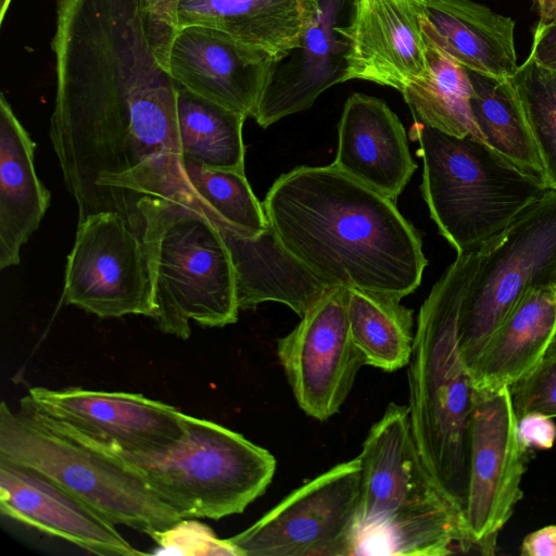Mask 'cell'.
<instances>
[{
  "instance_id": "6da1fadb",
  "label": "cell",
  "mask_w": 556,
  "mask_h": 556,
  "mask_svg": "<svg viewBox=\"0 0 556 556\" xmlns=\"http://www.w3.org/2000/svg\"><path fill=\"white\" fill-rule=\"evenodd\" d=\"M282 245L327 287L397 300L420 285L428 261L395 201L328 166L280 175L262 203Z\"/></svg>"
},
{
  "instance_id": "7a4b0ae2",
  "label": "cell",
  "mask_w": 556,
  "mask_h": 556,
  "mask_svg": "<svg viewBox=\"0 0 556 556\" xmlns=\"http://www.w3.org/2000/svg\"><path fill=\"white\" fill-rule=\"evenodd\" d=\"M477 250L457 254L417 317L408 363V414L421 460L441 494L463 516L467 501L476 383L458 342L463 302Z\"/></svg>"
},
{
  "instance_id": "3957f363",
  "label": "cell",
  "mask_w": 556,
  "mask_h": 556,
  "mask_svg": "<svg viewBox=\"0 0 556 556\" xmlns=\"http://www.w3.org/2000/svg\"><path fill=\"white\" fill-rule=\"evenodd\" d=\"M362 494L355 555L444 556L467 552L463 516L418 453L408 407L390 403L358 455Z\"/></svg>"
},
{
  "instance_id": "277c9868",
  "label": "cell",
  "mask_w": 556,
  "mask_h": 556,
  "mask_svg": "<svg viewBox=\"0 0 556 556\" xmlns=\"http://www.w3.org/2000/svg\"><path fill=\"white\" fill-rule=\"evenodd\" d=\"M36 418L126 468L181 518L241 514L266 491L276 471V459L266 448L222 425L189 415L184 438L152 453L118 450Z\"/></svg>"
},
{
  "instance_id": "5b68a950",
  "label": "cell",
  "mask_w": 556,
  "mask_h": 556,
  "mask_svg": "<svg viewBox=\"0 0 556 556\" xmlns=\"http://www.w3.org/2000/svg\"><path fill=\"white\" fill-rule=\"evenodd\" d=\"M137 208L134 228L150 261L159 329L188 339L190 320L205 327L236 323L235 269L217 226L185 202L144 198Z\"/></svg>"
},
{
  "instance_id": "8992f818",
  "label": "cell",
  "mask_w": 556,
  "mask_h": 556,
  "mask_svg": "<svg viewBox=\"0 0 556 556\" xmlns=\"http://www.w3.org/2000/svg\"><path fill=\"white\" fill-rule=\"evenodd\" d=\"M408 137L422 159V197L439 232L457 254L478 250L547 186L488 144L415 121Z\"/></svg>"
},
{
  "instance_id": "52a82bcc",
  "label": "cell",
  "mask_w": 556,
  "mask_h": 556,
  "mask_svg": "<svg viewBox=\"0 0 556 556\" xmlns=\"http://www.w3.org/2000/svg\"><path fill=\"white\" fill-rule=\"evenodd\" d=\"M0 459L30 469L114 525L153 536L182 519L134 473L48 427L26 409L0 406Z\"/></svg>"
},
{
  "instance_id": "ba28073f",
  "label": "cell",
  "mask_w": 556,
  "mask_h": 556,
  "mask_svg": "<svg viewBox=\"0 0 556 556\" xmlns=\"http://www.w3.org/2000/svg\"><path fill=\"white\" fill-rule=\"evenodd\" d=\"M551 283H556V189L548 188L477 250L458 325L470 371L525 293Z\"/></svg>"
},
{
  "instance_id": "9c48e42d",
  "label": "cell",
  "mask_w": 556,
  "mask_h": 556,
  "mask_svg": "<svg viewBox=\"0 0 556 556\" xmlns=\"http://www.w3.org/2000/svg\"><path fill=\"white\" fill-rule=\"evenodd\" d=\"M361 494L357 456L295 489L251 527L226 541L235 556L355 555Z\"/></svg>"
},
{
  "instance_id": "30bf717a",
  "label": "cell",
  "mask_w": 556,
  "mask_h": 556,
  "mask_svg": "<svg viewBox=\"0 0 556 556\" xmlns=\"http://www.w3.org/2000/svg\"><path fill=\"white\" fill-rule=\"evenodd\" d=\"M63 299L100 318L155 313L149 256L139 232L117 212L78 220Z\"/></svg>"
},
{
  "instance_id": "8fae6325",
  "label": "cell",
  "mask_w": 556,
  "mask_h": 556,
  "mask_svg": "<svg viewBox=\"0 0 556 556\" xmlns=\"http://www.w3.org/2000/svg\"><path fill=\"white\" fill-rule=\"evenodd\" d=\"M509 386L477 388L464 526L467 551L493 554L500 531L522 498L526 470Z\"/></svg>"
},
{
  "instance_id": "7c38bea8",
  "label": "cell",
  "mask_w": 556,
  "mask_h": 556,
  "mask_svg": "<svg viewBox=\"0 0 556 556\" xmlns=\"http://www.w3.org/2000/svg\"><path fill=\"white\" fill-rule=\"evenodd\" d=\"M277 355L301 409L325 421L349 396L364 361L348 319V288L328 287L277 343Z\"/></svg>"
},
{
  "instance_id": "4fadbf2b",
  "label": "cell",
  "mask_w": 556,
  "mask_h": 556,
  "mask_svg": "<svg viewBox=\"0 0 556 556\" xmlns=\"http://www.w3.org/2000/svg\"><path fill=\"white\" fill-rule=\"evenodd\" d=\"M43 421L131 453L179 442L186 414L139 393L35 387L20 401Z\"/></svg>"
},
{
  "instance_id": "5bb4252c",
  "label": "cell",
  "mask_w": 556,
  "mask_h": 556,
  "mask_svg": "<svg viewBox=\"0 0 556 556\" xmlns=\"http://www.w3.org/2000/svg\"><path fill=\"white\" fill-rule=\"evenodd\" d=\"M357 0H314L298 43L274 56L252 117L263 128L345 81Z\"/></svg>"
},
{
  "instance_id": "9a60e30c",
  "label": "cell",
  "mask_w": 556,
  "mask_h": 556,
  "mask_svg": "<svg viewBox=\"0 0 556 556\" xmlns=\"http://www.w3.org/2000/svg\"><path fill=\"white\" fill-rule=\"evenodd\" d=\"M273 56L218 29H178L168 56L170 76L186 89L252 116Z\"/></svg>"
},
{
  "instance_id": "2e32d148",
  "label": "cell",
  "mask_w": 556,
  "mask_h": 556,
  "mask_svg": "<svg viewBox=\"0 0 556 556\" xmlns=\"http://www.w3.org/2000/svg\"><path fill=\"white\" fill-rule=\"evenodd\" d=\"M0 510L21 523L97 555L143 554L116 525L39 473L0 459Z\"/></svg>"
},
{
  "instance_id": "e0dca14e",
  "label": "cell",
  "mask_w": 556,
  "mask_h": 556,
  "mask_svg": "<svg viewBox=\"0 0 556 556\" xmlns=\"http://www.w3.org/2000/svg\"><path fill=\"white\" fill-rule=\"evenodd\" d=\"M428 71L415 0H357L345 81L367 80L402 92Z\"/></svg>"
},
{
  "instance_id": "ac0fdd59",
  "label": "cell",
  "mask_w": 556,
  "mask_h": 556,
  "mask_svg": "<svg viewBox=\"0 0 556 556\" xmlns=\"http://www.w3.org/2000/svg\"><path fill=\"white\" fill-rule=\"evenodd\" d=\"M331 165L393 201L417 169L397 115L384 101L357 92L345 101Z\"/></svg>"
},
{
  "instance_id": "d6986e66",
  "label": "cell",
  "mask_w": 556,
  "mask_h": 556,
  "mask_svg": "<svg viewBox=\"0 0 556 556\" xmlns=\"http://www.w3.org/2000/svg\"><path fill=\"white\" fill-rule=\"evenodd\" d=\"M427 40L467 71L496 79L518 68L515 21L473 0H415Z\"/></svg>"
},
{
  "instance_id": "ffe728a7",
  "label": "cell",
  "mask_w": 556,
  "mask_h": 556,
  "mask_svg": "<svg viewBox=\"0 0 556 556\" xmlns=\"http://www.w3.org/2000/svg\"><path fill=\"white\" fill-rule=\"evenodd\" d=\"M211 220L231 256L240 309L271 301L302 317L328 288L282 245L270 226L257 235H243Z\"/></svg>"
},
{
  "instance_id": "44dd1931",
  "label": "cell",
  "mask_w": 556,
  "mask_h": 556,
  "mask_svg": "<svg viewBox=\"0 0 556 556\" xmlns=\"http://www.w3.org/2000/svg\"><path fill=\"white\" fill-rule=\"evenodd\" d=\"M36 143L5 97L0 98V269L20 264L21 248L38 228L51 194L35 169Z\"/></svg>"
},
{
  "instance_id": "7402d4cb",
  "label": "cell",
  "mask_w": 556,
  "mask_h": 556,
  "mask_svg": "<svg viewBox=\"0 0 556 556\" xmlns=\"http://www.w3.org/2000/svg\"><path fill=\"white\" fill-rule=\"evenodd\" d=\"M556 330V283L528 290L492 334L471 374L476 388L510 386L544 358Z\"/></svg>"
},
{
  "instance_id": "603a6c76",
  "label": "cell",
  "mask_w": 556,
  "mask_h": 556,
  "mask_svg": "<svg viewBox=\"0 0 556 556\" xmlns=\"http://www.w3.org/2000/svg\"><path fill=\"white\" fill-rule=\"evenodd\" d=\"M314 0H179L178 29L201 25L277 56L293 48L312 15Z\"/></svg>"
},
{
  "instance_id": "cb8c5ba5",
  "label": "cell",
  "mask_w": 556,
  "mask_h": 556,
  "mask_svg": "<svg viewBox=\"0 0 556 556\" xmlns=\"http://www.w3.org/2000/svg\"><path fill=\"white\" fill-rule=\"evenodd\" d=\"M426 43L427 75L401 92L414 119L447 135L470 136L488 144L472 115L468 71L429 40Z\"/></svg>"
},
{
  "instance_id": "d4e9b609",
  "label": "cell",
  "mask_w": 556,
  "mask_h": 556,
  "mask_svg": "<svg viewBox=\"0 0 556 556\" xmlns=\"http://www.w3.org/2000/svg\"><path fill=\"white\" fill-rule=\"evenodd\" d=\"M177 129L182 159L206 167L244 173L242 128L247 115L178 84Z\"/></svg>"
},
{
  "instance_id": "484cf974",
  "label": "cell",
  "mask_w": 556,
  "mask_h": 556,
  "mask_svg": "<svg viewBox=\"0 0 556 556\" xmlns=\"http://www.w3.org/2000/svg\"><path fill=\"white\" fill-rule=\"evenodd\" d=\"M400 301L348 288L350 333L365 365L384 371L408 365L415 337L413 311Z\"/></svg>"
},
{
  "instance_id": "4316f807",
  "label": "cell",
  "mask_w": 556,
  "mask_h": 556,
  "mask_svg": "<svg viewBox=\"0 0 556 556\" xmlns=\"http://www.w3.org/2000/svg\"><path fill=\"white\" fill-rule=\"evenodd\" d=\"M468 75L472 85V115L488 146L521 169L543 178V166L513 79H496L470 71Z\"/></svg>"
},
{
  "instance_id": "83f0119b",
  "label": "cell",
  "mask_w": 556,
  "mask_h": 556,
  "mask_svg": "<svg viewBox=\"0 0 556 556\" xmlns=\"http://www.w3.org/2000/svg\"><path fill=\"white\" fill-rule=\"evenodd\" d=\"M181 165L192 197L190 204L207 217L243 235H257L269 227L244 173L211 168L188 159H182Z\"/></svg>"
},
{
  "instance_id": "f1b7e54d",
  "label": "cell",
  "mask_w": 556,
  "mask_h": 556,
  "mask_svg": "<svg viewBox=\"0 0 556 556\" xmlns=\"http://www.w3.org/2000/svg\"><path fill=\"white\" fill-rule=\"evenodd\" d=\"M547 188L556 189V74L527 58L511 77Z\"/></svg>"
},
{
  "instance_id": "f546056e",
  "label": "cell",
  "mask_w": 556,
  "mask_h": 556,
  "mask_svg": "<svg viewBox=\"0 0 556 556\" xmlns=\"http://www.w3.org/2000/svg\"><path fill=\"white\" fill-rule=\"evenodd\" d=\"M517 418L540 413L556 417V356L544 358L531 372L509 386Z\"/></svg>"
},
{
  "instance_id": "4dcf8cb0",
  "label": "cell",
  "mask_w": 556,
  "mask_h": 556,
  "mask_svg": "<svg viewBox=\"0 0 556 556\" xmlns=\"http://www.w3.org/2000/svg\"><path fill=\"white\" fill-rule=\"evenodd\" d=\"M151 539L160 546V554L235 555L226 539H217L207 526L190 518L180 519Z\"/></svg>"
},
{
  "instance_id": "1f68e13d",
  "label": "cell",
  "mask_w": 556,
  "mask_h": 556,
  "mask_svg": "<svg viewBox=\"0 0 556 556\" xmlns=\"http://www.w3.org/2000/svg\"><path fill=\"white\" fill-rule=\"evenodd\" d=\"M179 0H141L143 21L151 47L168 71V56L178 31L177 7Z\"/></svg>"
},
{
  "instance_id": "d6a6232c",
  "label": "cell",
  "mask_w": 556,
  "mask_h": 556,
  "mask_svg": "<svg viewBox=\"0 0 556 556\" xmlns=\"http://www.w3.org/2000/svg\"><path fill=\"white\" fill-rule=\"evenodd\" d=\"M518 437L522 447L551 448L556 439V425L552 418L540 414L529 413L517 418Z\"/></svg>"
},
{
  "instance_id": "836d02e7",
  "label": "cell",
  "mask_w": 556,
  "mask_h": 556,
  "mask_svg": "<svg viewBox=\"0 0 556 556\" xmlns=\"http://www.w3.org/2000/svg\"><path fill=\"white\" fill-rule=\"evenodd\" d=\"M528 58L556 74V18L547 24L536 25Z\"/></svg>"
},
{
  "instance_id": "e575fe53",
  "label": "cell",
  "mask_w": 556,
  "mask_h": 556,
  "mask_svg": "<svg viewBox=\"0 0 556 556\" xmlns=\"http://www.w3.org/2000/svg\"><path fill=\"white\" fill-rule=\"evenodd\" d=\"M523 556H556V525L529 533L521 543Z\"/></svg>"
},
{
  "instance_id": "d590c367",
  "label": "cell",
  "mask_w": 556,
  "mask_h": 556,
  "mask_svg": "<svg viewBox=\"0 0 556 556\" xmlns=\"http://www.w3.org/2000/svg\"><path fill=\"white\" fill-rule=\"evenodd\" d=\"M539 11L538 25H544L556 18V0H534Z\"/></svg>"
},
{
  "instance_id": "8d00e7d4",
  "label": "cell",
  "mask_w": 556,
  "mask_h": 556,
  "mask_svg": "<svg viewBox=\"0 0 556 556\" xmlns=\"http://www.w3.org/2000/svg\"><path fill=\"white\" fill-rule=\"evenodd\" d=\"M555 356H556V330H555L553 339H552V341H551V343H549V345H548V348L546 350L544 358H549V357H555Z\"/></svg>"
},
{
  "instance_id": "74e56055",
  "label": "cell",
  "mask_w": 556,
  "mask_h": 556,
  "mask_svg": "<svg viewBox=\"0 0 556 556\" xmlns=\"http://www.w3.org/2000/svg\"><path fill=\"white\" fill-rule=\"evenodd\" d=\"M12 0H1L0 1V22L2 23L5 12L10 5Z\"/></svg>"
}]
</instances>
